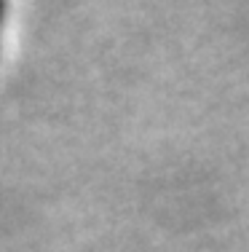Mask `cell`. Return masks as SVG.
<instances>
[{"label":"cell","instance_id":"cell-1","mask_svg":"<svg viewBox=\"0 0 249 252\" xmlns=\"http://www.w3.org/2000/svg\"><path fill=\"white\" fill-rule=\"evenodd\" d=\"M5 14H8V5L0 3V38H3V25H5Z\"/></svg>","mask_w":249,"mask_h":252}]
</instances>
